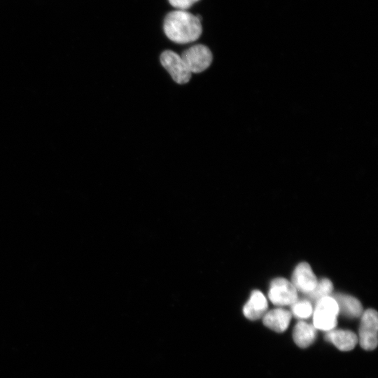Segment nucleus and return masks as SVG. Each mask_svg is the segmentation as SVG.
Returning <instances> with one entry per match:
<instances>
[{
    "instance_id": "f257e3e1",
    "label": "nucleus",
    "mask_w": 378,
    "mask_h": 378,
    "mask_svg": "<svg viewBox=\"0 0 378 378\" xmlns=\"http://www.w3.org/2000/svg\"><path fill=\"white\" fill-rule=\"evenodd\" d=\"M163 29L166 36L177 43L193 42L199 38L202 31L200 16L185 10L169 13L164 18Z\"/></svg>"
},
{
    "instance_id": "9b49d317",
    "label": "nucleus",
    "mask_w": 378,
    "mask_h": 378,
    "mask_svg": "<svg viewBox=\"0 0 378 378\" xmlns=\"http://www.w3.org/2000/svg\"><path fill=\"white\" fill-rule=\"evenodd\" d=\"M316 335L314 326L302 321L296 323L293 331V340L300 348H307L313 344Z\"/></svg>"
},
{
    "instance_id": "9d476101",
    "label": "nucleus",
    "mask_w": 378,
    "mask_h": 378,
    "mask_svg": "<svg viewBox=\"0 0 378 378\" xmlns=\"http://www.w3.org/2000/svg\"><path fill=\"white\" fill-rule=\"evenodd\" d=\"M325 339L343 351L352 350L358 343L357 335L348 330H331L327 332Z\"/></svg>"
},
{
    "instance_id": "1a4fd4ad",
    "label": "nucleus",
    "mask_w": 378,
    "mask_h": 378,
    "mask_svg": "<svg viewBox=\"0 0 378 378\" xmlns=\"http://www.w3.org/2000/svg\"><path fill=\"white\" fill-rule=\"evenodd\" d=\"M291 317L290 312L276 308L266 312L263 316L262 322L268 328L276 332H283L288 327Z\"/></svg>"
},
{
    "instance_id": "0eeeda50",
    "label": "nucleus",
    "mask_w": 378,
    "mask_h": 378,
    "mask_svg": "<svg viewBox=\"0 0 378 378\" xmlns=\"http://www.w3.org/2000/svg\"><path fill=\"white\" fill-rule=\"evenodd\" d=\"M317 282L309 264L301 262L298 265L292 276V284L297 290L307 295L314 289Z\"/></svg>"
},
{
    "instance_id": "f03ea898",
    "label": "nucleus",
    "mask_w": 378,
    "mask_h": 378,
    "mask_svg": "<svg viewBox=\"0 0 378 378\" xmlns=\"http://www.w3.org/2000/svg\"><path fill=\"white\" fill-rule=\"evenodd\" d=\"M313 310V326L316 329L330 331L337 326L339 307L333 297L326 296L316 302Z\"/></svg>"
},
{
    "instance_id": "4468645a",
    "label": "nucleus",
    "mask_w": 378,
    "mask_h": 378,
    "mask_svg": "<svg viewBox=\"0 0 378 378\" xmlns=\"http://www.w3.org/2000/svg\"><path fill=\"white\" fill-rule=\"evenodd\" d=\"M290 306L291 314L298 318H308L313 314L312 305L307 300H297Z\"/></svg>"
},
{
    "instance_id": "6e6552de",
    "label": "nucleus",
    "mask_w": 378,
    "mask_h": 378,
    "mask_svg": "<svg viewBox=\"0 0 378 378\" xmlns=\"http://www.w3.org/2000/svg\"><path fill=\"white\" fill-rule=\"evenodd\" d=\"M267 301L260 290H253L249 300L243 307V314L249 320H257L267 312Z\"/></svg>"
},
{
    "instance_id": "f8f14e48",
    "label": "nucleus",
    "mask_w": 378,
    "mask_h": 378,
    "mask_svg": "<svg viewBox=\"0 0 378 378\" xmlns=\"http://www.w3.org/2000/svg\"><path fill=\"white\" fill-rule=\"evenodd\" d=\"M334 299L337 302L339 312L350 318H357L363 314L361 303L356 298L351 295L337 293Z\"/></svg>"
},
{
    "instance_id": "423d86ee",
    "label": "nucleus",
    "mask_w": 378,
    "mask_h": 378,
    "mask_svg": "<svg viewBox=\"0 0 378 378\" xmlns=\"http://www.w3.org/2000/svg\"><path fill=\"white\" fill-rule=\"evenodd\" d=\"M268 297L275 305L287 306L298 300V292L293 284L287 279L276 278L270 284Z\"/></svg>"
},
{
    "instance_id": "20e7f679",
    "label": "nucleus",
    "mask_w": 378,
    "mask_h": 378,
    "mask_svg": "<svg viewBox=\"0 0 378 378\" xmlns=\"http://www.w3.org/2000/svg\"><path fill=\"white\" fill-rule=\"evenodd\" d=\"M160 62L177 83L185 84L190 80L192 73L178 54L165 50L160 55Z\"/></svg>"
},
{
    "instance_id": "7ed1b4c3",
    "label": "nucleus",
    "mask_w": 378,
    "mask_h": 378,
    "mask_svg": "<svg viewBox=\"0 0 378 378\" xmlns=\"http://www.w3.org/2000/svg\"><path fill=\"white\" fill-rule=\"evenodd\" d=\"M377 312L369 309L362 314L358 331V342L365 350H373L377 346Z\"/></svg>"
},
{
    "instance_id": "39448f33",
    "label": "nucleus",
    "mask_w": 378,
    "mask_h": 378,
    "mask_svg": "<svg viewBox=\"0 0 378 378\" xmlns=\"http://www.w3.org/2000/svg\"><path fill=\"white\" fill-rule=\"evenodd\" d=\"M181 56L191 73H200L206 70L213 58L211 50L202 44L191 46Z\"/></svg>"
},
{
    "instance_id": "ddd939ff",
    "label": "nucleus",
    "mask_w": 378,
    "mask_h": 378,
    "mask_svg": "<svg viewBox=\"0 0 378 378\" xmlns=\"http://www.w3.org/2000/svg\"><path fill=\"white\" fill-rule=\"evenodd\" d=\"M332 284L328 279H323L317 282L314 289L307 296L309 299L316 302L322 298L329 296L332 290Z\"/></svg>"
},
{
    "instance_id": "2eb2a0df",
    "label": "nucleus",
    "mask_w": 378,
    "mask_h": 378,
    "mask_svg": "<svg viewBox=\"0 0 378 378\" xmlns=\"http://www.w3.org/2000/svg\"><path fill=\"white\" fill-rule=\"evenodd\" d=\"M199 0H169V4L178 10H186Z\"/></svg>"
}]
</instances>
